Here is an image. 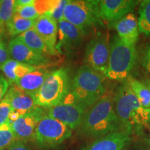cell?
I'll return each instance as SVG.
<instances>
[{
  "mask_svg": "<svg viewBox=\"0 0 150 150\" xmlns=\"http://www.w3.org/2000/svg\"><path fill=\"white\" fill-rule=\"evenodd\" d=\"M113 102L123 130L131 134L150 122V110L142 106L127 82L117 89Z\"/></svg>",
  "mask_w": 150,
  "mask_h": 150,
  "instance_id": "obj_1",
  "label": "cell"
},
{
  "mask_svg": "<svg viewBox=\"0 0 150 150\" xmlns=\"http://www.w3.org/2000/svg\"><path fill=\"white\" fill-rule=\"evenodd\" d=\"M81 130L90 136L101 137L120 130V122L109 97L103 96L86 111L81 125Z\"/></svg>",
  "mask_w": 150,
  "mask_h": 150,
  "instance_id": "obj_2",
  "label": "cell"
},
{
  "mask_svg": "<svg viewBox=\"0 0 150 150\" xmlns=\"http://www.w3.org/2000/svg\"><path fill=\"white\" fill-rule=\"evenodd\" d=\"M104 75L84 65L73 79L70 95L84 108H91L105 95Z\"/></svg>",
  "mask_w": 150,
  "mask_h": 150,
  "instance_id": "obj_3",
  "label": "cell"
},
{
  "mask_svg": "<svg viewBox=\"0 0 150 150\" xmlns=\"http://www.w3.org/2000/svg\"><path fill=\"white\" fill-rule=\"evenodd\" d=\"M137 59L136 46L124 42L117 35L110 43V55L104 76L112 80H126L130 76Z\"/></svg>",
  "mask_w": 150,
  "mask_h": 150,
  "instance_id": "obj_4",
  "label": "cell"
},
{
  "mask_svg": "<svg viewBox=\"0 0 150 150\" xmlns=\"http://www.w3.org/2000/svg\"><path fill=\"white\" fill-rule=\"evenodd\" d=\"M70 89V78L65 68L52 71L38 91L32 95L40 108H52L63 102Z\"/></svg>",
  "mask_w": 150,
  "mask_h": 150,
  "instance_id": "obj_5",
  "label": "cell"
},
{
  "mask_svg": "<svg viewBox=\"0 0 150 150\" xmlns=\"http://www.w3.org/2000/svg\"><path fill=\"white\" fill-rule=\"evenodd\" d=\"M99 1L67 0L63 12V20L69 22L86 34L102 21L99 16Z\"/></svg>",
  "mask_w": 150,
  "mask_h": 150,
  "instance_id": "obj_6",
  "label": "cell"
},
{
  "mask_svg": "<svg viewBox=\"0 0 150 150\" xmlns=\"http://www.w3.org/2000/svg\"><path fill=\"white\" fill-rule=\"evenodd\" d=\"M72 136V130L65 124L44 115L38 123L33 138L40 149H50L61 145Z\"/></svg>",
  "mask_w": 150,
  "mask_h": 150,
  "instance_id": "obj_7",
  "label": "cell"
},
{
  "mask_svg": "<svg viewBox=\"0 0 150 150\" xmlns=\"http://www.w3.org/2000/svg\"><path fill=\"white\" fill-rule=\"evenodd\" d=\"M109 55L108 36L98 33L86 45L84 62L86 65L103 74L107 67Z\"/></svg>",
  "mask_w": 150,
  "mask_h": 150,
  "instance_id": "obj_8",
  "label": "cell"
},
{
  "mask_svg": "<svg viewBox=\"0 0 150 150\" xmlns=\"http://www.w3.org/2000/svg\"><path fill=\"white\" fill-rule=\"evenodd\" d=\"M86 112V108L70 95L59 104L48 108L47 115L58 120L73 130L81 126Z\"/></svg>",
  "mask_w": 150,
  "mask_h": 150,
  "instance_id": "obj_9",
  "label": "cell"
},
{
  "mask_svg": "<svg viewBox=\"0 0 150 150\" xmlns=\"http://www.w3.org/2000/svg\"><path fill=\"white\" fill-rule=\"evenodd\" d=\"M139 3L134 0H102L99 1L101 20L112 26L117 20L130 13Z\"/></svg>",
  "mask_w": 150,
  "mask_h": 150,
  "instance_id": "obj_10",
  "label": "cell"
},
{
  "mask_svg": "<svg viewBox=\"0 0 150 150\" xmlns=\"http://www.w3.org/2000/svg\"><path fill=\"white\" fill-rule=\"evenodd\" d=\"M8 49L11 59L34 67L44 66L49 63L47 56L35 53L26 45L18 36L9 41Z\"/></svg>",
  "mask_w": 150,
  "mask_h": 150,
  "instance_id": "obj_11",
  "label": "cell"
},
{
  "mask_svg": "<svg viewBox=\"0 0 150 150\" xmlns=\"http://www.w3.org/2000/svg\"><path fill=\"white\" fill-rule=\"evenodd\" d=\"M5 97L9 100L12 108V112L8 121L10 125L21 115L38 107L30 94L22 91L17 86H11Z\"/></svg>",
  "mask_w": 150,
  "mask_h": 150,
  "instance_id": "obj_12",
  "label": "cell"
},
{
  "mask_svg": "<svg viewBox=\"0 0 150 150\" xmlns=\"http://www.w3.org/2000/svg\"><path fill=\"white\" fill-rule=\"evenodd\" d=\"M44 115L42 108L38 107L32 111L20 116L11 125L16 139L19 141L29 140L33 137L36 126Z\"/></svg>",
  "mask_w": 150,
  "mask_h": 150,
  "instance_id": "obj_13",
  "label": "cell"
},
{
  "mask_svg": "<svg viewBox=\"0 0 150 150\" xmlns=\"http://www.w3.org/2000/svg\"><path fill=\"white\" fill-rule=\"evenodd\" d=\"M131 141L130 133L120 129L99 137L81 150H126Z\"/></svg>",
  "mask_w": 150,
  "mask_h": 150,
  "instance_id": "obj_14",
  "label": "cell"
},
{
  "mask_svg": "<svg viewBox=\"0 0 150 150\" xmlns=\"http://www.w3.org/2000/svg\"><path fill=\"white\" fill-rule=\"evenodd\" d=\"M33 29L40 35L50 50L51 55L58 53L56 50L58 35V22L51 17L43 15L35 20Z\"/></svg>",
  "mask_w": 150,
  "mask_h": 150,
  "instance_id": "obj_15",
  "label": "cell"
},
{
  "mask_svg": "<svg viewBox=\"0 0 150 150\" xmlns=\"http://www.w3.org/2000/svg\"><path fill=\"white\" fill-rule=\"evenodd\" d=\"M83 33L72 24L65 20L58 22V35L56 50L58 53L63 50H71L79 44Z\"/></svg>",
  "mask_w": 150,
  "mask_h": 150,
  "instance_id": "obj_16",
  "label": "cell"
},
{
  "mask_svg": "<svg viewBox=\"0 0 150 150\" xmlns=\"http://www.w3.org/2000/svg\"><path fill=\"white\" fill-rule=\"evenodd\" d=\"M116 30L117 36L129 45H136L139 37L138 20L134 14L130 13L117 20L111 26Z\"/></svg>",
  "mask_w": 150,
  "mask_h": 150,
  "instance_id": "obj_17",
  "label": "cell"
},
{
  "mask_svg": "<svg viewBox=\"0 0 150 150\" xmlns=\"http://www.w3.org/2000/svg\"><path fill=\"white\" fill-rule=\"evenodd\" d=\"M52 71L45 67H38L15 82L17 87L32 96L43 85Z\"/></svg>",
  "mask_w": 150,
  "mask_h": 150,
  "instance_id": "obj_18",
  "label": "cell"
},
{
  "mask_svg": "<svg viewBox=\"0 0 150 150\" xmlns=\"http://www.w3.org/2000/svg\"><path fill=\"white\" fill-rule=\"evenodd\" d=\"M37 67H38L19 63L11 59L6 62L4 64L0 66V70L2 71L9 81L11 83H15L19 79L33 72Z\"/></svg>",
  "mask_w": 150,
  "mask_h": 150,
  "instance_id": "obj_19",
  "label": "cell"
},
{
  "mask_svg": "<svg viewBox=\"0 0 150 150\" xmlns=\"http://www.w3.org/2000/svg\"><path fill=\"white\" fill-rule=\"evenodd\" d=\"M18 37L26 45L35 53L45 56L51 55L47 46L33 29L22 33L21 35H18Z\"/></svg>",
  "mask_w": 150,
  "mask_h": 150,
  "instance_id": "obj_20",
  "label": "cell"
},
{
  "mask_svg": "<svg viewBox=\"0 0 150 150\" xmlns=\"http://www.w3.org/2000/svg\"><path fill=\"white\" fill-rule=\"evenodd\" d=\"M131 91L143 107L150 109V89L145 83L129 76L126 79Z\"/></svg>",
  "mask_w": 150,
  "mask_h": 150,
  "instance_id": "obj_21",
  "label": "cell"
},
{
  "mask_svg": "<svg viewBox=\"0 0 150 150\" xmlns=\"http://www.w3.org/2000/svg\"><path fill=\"white\" fill-rule=\"evenodd\" d=\"M35 20H27L15 14L12 19L6 24V31L10 36L14 37L21 35L33 29Z\"/></svg>",
  "mask_w": 150,
  "mask_h": 150,
  "instance_id": "obj_22",
  "label": "cell"
},
{
  "mask_svg": "<svg viewBox=\"0 0 150 150\" xmlns=\"http://www.w3.org/2000/svg\"><path fill=\"white\" fill-rule=\"evenodd\" d=\"M138 23L140 32L146 35H150V0L142 1Z\"/></svg>",
  "mask_w": 150,
  "mask_h": 150,
  "instance_id": "obj_23",
  "label": "cell"
},
{
  "mask_svg": "<svg viewBox=\"0 0 150 150\" xmlns=\"http://www.w3.org/2000/svg\"><path fill=\"white\" fill-rule=\"evenodd\" d=\"M16 1L1 0L0 5V26L4 28V25L12 19L15 15Z\"/></svg>",
  "mask_w": 150,
  "mask_h": 150,
  "instance_id": "obj_24",
  "label": "cell"
},
{
  "mask_svg": "<svg viewBox=\"0 0 150 150\" xmlns=\"http://www.w3.org/2000/svg\"><path fill=\"white\" fill-rule=\"evenodd\" d=\"M17 141L11 125L8 122L0 127V150H4L8 148L10 146Z\"/></svg>",
  "mask_w": 150,
  "mask_h": 150,
  "instance_id": "obj_25",
  "label": "cell"
},
{
  "mask_svg": "<svg viewBox=\"0 0 150 150\" xmlns=\"http://www.w3.org/2000/svg\"><path fill=\"white\" fill-rule=\"evenodd\" d=\"M34 1L31 4H29L25 6L21 7H16L15 8V14L18 15L21 18L24 19H27V20H35L40 15L38 12L36 8H35L34 5Z\"/></svg>",
  "mask_w": 150,
  "mask_h": 150,
  "instance_id": "obj_26",
  "label": "cell"
},
{
  "mask_svg": "<svg viewBox=\"0 0 150 150\" xmlns=\"http://www.w3.org/2000/svg\"><path fill=\"white\" fill-rule=\"evenodd\" d=\"M67 2V0H54L51 10L46 16L51 17L57 22L63 20V12Z\"/></svg>",
  "mask_w": 150,
  "mask_h": 150,
  "instance_id": "obj_27",
  "label": "cell"
},
{
  "mask_svg": "<svg viewBox=\"0 0 150 150\" xmlns=\"http://www.w3.org/2000/svg\"><path fill=\"white\" fill-rule=\"evenodd\" d=\"M11 112L12 108L11 103L8 99L4 97L0 102V127L8 122Z\"/></svg>",
  "mask_w": 150,
  "mask_h": 150,
  "instance_id": "obj_28",
  "label": "cell"
},
{
  "mask_svg": "<svg viewBox=\"0 0 150 150\" xmlns=\"http://www.w3.org/2000/svg\"><path fill=\"white\" fill-rule=\"evenodd\" d=\"M11 59L8 46L0 38V66L4 64L6 62Z\"/></svg>",
  "mask_w": 150,
  "mask_h": 150,
  "instance_id": "obj_29",
  "label": "cell"
},
{
  "mask_svg": "<svg viewBox=\"0 0 150 150\" xmlns=\"http://www.w3.org/2000/svg\"><path fill=\"white\" fill-rule=\"evenodd\" d=\"M9 82L4 76L0 74V102L4 98L8 91Z\"/></svg>",
  "mask_w": 150,
  "mask_h": 150,
  "instance_id": "obj_30",
  "label": "cell"
},
{
  "mask_svg": "<svg viewBox=\"0 0 150 150\" xmlns=\"http://www.w3.org/2000/svg\"><path fill=\"white\" fill-rule=\"evenodd\" d=\"M142 65L150 74V46L146 48L142 58Z\"/></svg>",
  "mask_w": 150,
  "mask_h": 150,
  "instance_id": "obj_31",
  "label": "cell"
},
{
  "mask_svg": "<svg viewBox=\"0 0 150 150\" xmlns=\"http://www.w3.org/2000/svg\"><path fill=\"white\" fill-rule=\"evenodd\" d=\"M7 150H31L27 144L23 141L17 140L9 147Z\"/></svg>",
  "mask_w": 150,
  "mask_h": 150,
  "instance_id": "obj_32",
  "label": "cell"
},
{
  "mask_svg": "<svg viewBox=\"0 0 150 150\" xmlns=\"http://www.w3.org/2000/svg\"><path fill=\"white\" fill-rule=\"evenodd\" d=\"M33 1H34V0H17V1H16V6H25L32 4L33 2Z\"/></svg>",
  "mask_w": 150,
  "mask_h": 150,
  "instance_id": "obj_33",
  "label": "cell"
},
{
  "mask_svg": "<svg viewBox=\"0 0 150 150\" xmlns=\"http://www.w3.org/2000/svg\"><path fill=\"white\" fill-rule=\"evenodd\" d=\"M4 31V28L1 27L0 26V38H1V35H2Z\"/></svg>",
  "mask_w": 150,
  "mask_h": 150,
  "instance_id": "obj_34",
  "label": "cell"
},
{
  "mask_svg": "<svg viewBox=\"0 0 150 150\" xmlns=\"http://www.w3.org/2000/svg\"><path fill=\"white\" fill-rule=\"evenodd\" d=\"M145 84H146V86H147V87L150 89V80L149 81H146Z\"/></svg>",
  "mask_w": 150,
  "mask_h": 150,
  "instance_id": "obj_35",
  "label": "cell"
},
{
  "mask_svg": "<svg viewBox=\"0 0 150 150\" xmlns=\"http://www.w3.org/2000/svg\"><path fill=\"white\" fill-rule=\"evenodd\" d=\"M143 150H150V148H146V149H143Z\"/></svg>",
  "mask_w": 150,
  "mask_h": 150,
  "instance_id": "obj_36",
  "label": "cell"
},
{
  "mask_svg": "<svg viewBox=\"0 0 150 150\" xmlns=\"http://www.w3.org/2000/svg\"><path fill=\"white\" fill-rule=\"evenodd\" d=\"M1 0H0V5H1Z\"/></svg>",
  "mask_w": 150,
  "mask_h": 150,
  "instance_id": "obj_37",
  "label": "cell"
},
{
  "mask_svg": "<svg viewBox=\"0 0 150 150\" xmlns=\"http://www.w3.org/2000/svg\"><path fill=\"white\" fill-rule=\"evenodd\" d=\"M149 110H150V109H149Z\"/></svg>",
  "mask_w": 150,
  "mask_h": 150,
  "instance_id": "obj_38",
  "label": "cell"
}]
</instances>
